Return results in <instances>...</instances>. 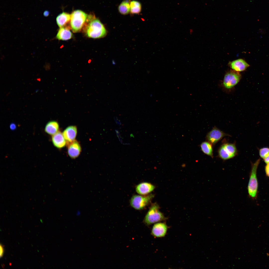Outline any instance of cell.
Masks as SVG:
<instances>
[{"instance_id": "cell-28", "label": "cell", "mask_w": 269, "mask_h": 269, "mask_svg": "<svg viewBox=\"0 0 269 269\" xmlns=\"http://www.w3.org/2000/svg\"><path fill=\"white\" fill-rule=\"evenodd\" d=\"M48 14H49V12H48V11H45L44 12V16H47L48 15Z\"/></svg>"}, {"instance_id": "cell-23", "label": "cell", "mask_w": 269, "mask_h": 269, "mask_svg": "<svg viewBox=\"0 0 269 269\" xmlns=\"http://www.w3.org/2000/svg\"><path fill=\"white\" fill-rule=\"evenodd\" d=\"M265 170L267 175L269 177V163H267L266 166Z\"/></svg>"}, {"instance_id": "cell-13", "label": "cell", "mask_w": 269, "mask_h": 269, "mask_svg": "<svg viewBox=\"0 0 269 269\" xmlns=\"http://www.w3.org/2000/svg\"><path fill=\"white\" fill-rule=\"evenodd\" d=\"M77 133L76 127L71 126L67 127L64 131L63 134L66 141L70 143L75 140Z\"/></svg>"}, {"instance_id": "cell-17", "label": "cell", "mask_w": 269, "mask_h": 269, "mask_svg": "<svg viewBox=\"0 0 269 269\" xmlns=\"http://www.w3.org/2000/svg\"><path fill=\"white\" fill-rule=\"evenodd\" d=\"M59 128V124L57 121H52L48 122L46 125L44 129L47 134L53 135L58 132Z\"/></svg>"}, {"instance_id": "cell-7", "label": "cell", "mask_w": 269, "mask_h": 269, "mask_svg": "<svg viewBox=\"0 0 269 269\" xmlns=\"http://www.w3.org/2000/svg\"><path fill=\"white\" fill-rule=\"evenodd\" d=\"M218 153L220 158L226 160L234 157L237 154V150L234 144L225 143L219 147Z\"/></svg>"}, {"instance_id": "cell-22", "label": "cell", "mask_w": 269, "mask_h": 269, "mask_svg": "<svg viewBox=\"0 0 269 269\" xmlns=\"http://www.w3.org/2000/svg\"><path fill=\"white\" fill-rule=\"evenodd\" d=\"M115 131L116 133V134L117 135V136L118 139L119 140L120 142L121 143L124 145H125V143H123V141L122 139V137H121L119 131L117 129H116L115 130Z\"/></svg>"}, {"instance_id": "cell-16", "label": "cell", "mask_w": 269, "mask_h": 269, "mask_svg": "<svg viewBox=\"0 0 269 269\" xmlns=\"http://www.w3.org/2000/svg\"><path fill=\"white\" fill-rule=\"evenodd\" d=\"M71 15L69 14L63 12L57 16L56 22L58 26L60 28L66 27L67 25L70 23Z\"/></svg>"}, {"instance_id": "cell-20", "label": "cell", "mask_w": 269, "mask_h": 269, "mask_svg": "<svg viewBox=\"0 0 269 269\" xmlns=\"http://www.w3.org/2000/svg\"><path fill=\"white\" fill-rule=\"evenodd\" d=\"M130 12L132 14H138L141 12V5L139 1L133 0L130 2Z\"/></svg>"}, {"instance_id": "cell-27", "label": "cell", "mask_w": 269, "mask_h": 269, "mask_svg": "<svg viewBox=\"0 0 269 269\" xmlns=\"http://www.w3.org/2000/svg\"><path fill=\"white\" fill-rule=\"evenodd\" d=\"M264 161L267 163H269V155L267 157L264 159Z\"/></svg>"}, {"instance_id": "cell-12", "label": "cell", "mask_w": 269, "mask_h": 269, "mask_svg": "<svg viewBox=\"0 0 269 269\" xmlns=\"http://www.w3.org/2000/svg\"><path fill=\"white\" fill-rule=\"evenodd\" d=\"M81 148L79 143L76 140L70 143L68 148V153L70 157L74 159L79 155Z\"/></svg>"}, {"instance_id": "cell-3", "label": "cell", "mask_w": 269, "mask_h": 269, "mask_svg": "<svg viewBox=\"0 0 269 269\" xmlns=\"http://www.w3.org/2000/svg\"><path fill=\"white\" fill-rule=\"evenodd\" d=\"M159 206L156 203L153 204L146 214L144 219V222L149 225L160 222L166 219V218L159 210Z\"/></svg>"}, {"instance_id": "cell-10", "label": "cell", "mask_w": 269, "mask_h": 269, "mask_svg": "<svg viewBox=\"0 0 269 269\" xmlns=\"http://www.w3.org/2000/svg\"><path fill=\"white\" fill-rule=\"evenodd\" d=\"M228 64L232 69L239 72L245 70L249 66L246 62L241 59L230 62Z\"/></svg>"}, {"instance_id": "cell-14", "label": "cell", "mask_w": 269, "mask_h": 269, "mask_svg": "<svg viewBox=\"0 0 269 269\" xmlns=\"http://www.w3.org/2000/svg\"><path fill=\"white\" fill-rule=\"evenodd\" d=\"M52 140L54 145L58 148H63L66 144V140L63 134L60 131H58L52 135Z\"/></svg>"}, {"instance_id": "cell-9", "label": "cell", "mask_w": 269, "mask_h": 269, "mask_svg": "<svg viewBox=\"0 0 269 269\" xmlns=\"http://www.w3.org/2000/svg\"><path fill=\"white\" fill-rule=\"evenodd\" d=\"M168 228L165 223L160 222L156 223L152 227L151 234L155 237H164L166 235Z\"/></svg>"}, {"instance_id": "cell-2", "label": "cell", "mask_w": 269, "mask_h": 269, "mask_svg": "<svg viewBox=\"0 0 269 269\" xmlns=\"http://www.w3.org/2000/svg\"><path fill=\"white\" fill-rule=\"evenodd\" d=\"M70 28L74 33L79 32L87 23L88 15L79 10L74 11L71 14Z\"/></svg>"}, {"instance_id": "cell-4", "label": "cell", "mask_w": 269, "mask_h": 269, "mask_svg": "<svg viewBox=\"0 0 269 269\" xmlns=\"http://www.w3.org/2000/svg\"><path fill=\"white\" fill-rule=\"evenodd\" d=\"M260 161L259 159L254 163L252 167L248 187L249 196L253 199L257 196L258 188V182L257 177V171Z\"/></svg>"}, {"instance_id": "cell-1", "label": "cell", "mask_w": 269, "mask_h": 269, "mask_svg": "<svg viewBox=\"0 0 269 269\" xmlns=\"http://www.w3.org/2000/svg\"><path fill=\"white\" fill-rule=\"evenodd\" d=\"M85 32L88 37L94 39L103 38L107 34L106 30L103 24L95 17L86 24Z\"/></svg>"}, {"instance_id": "cell-21", "label": "cell", "mask_w": 269, "mask_h": 269, "mask_svg": "<svg viewBox=\"0 0 269 269\" xmlns=\"http://www.w3.org/2000/svg\"><path fill=\"white\" fill-rule=\"evenodd\" d=\"M261 157L264 159L269 155V148L264 147L261 149L259 151Z\"/></svg>"}, {"instance_id": "cell-6", "label": "cell", "mask_w": 269, "mask_h": 269, "mask_svg": "<svg viewBox=\"0 0 269 269\" xmlns=\"http://www.w3.org/2000/svg\"><path fill=\"white\" fill-rule=\"evenodd\" d=\"M241 78V75L239 72L231 69L224 76L223 86L226 89H231L238 83Z\"/></svg>"}, {"instance_id": "cell-11", "label": "cell", "mask_w": 269, "mask_h": 269, "mask_svg": "<svg viewBox=\"0 0 269 269\" xmlns=\"http://www.w3.org/2000/svg\"><path fill=\"white\" fill-rule=\"evenodd\" d=\"M155 186L150 183L143 182L138 184L136 187V192L138 194L146 195L153 191Z\"/></svg>"}, {"instance_id": "cell-26", "label": "cell", "mask_w": 269, "mask_h": 269, "mask_svg": "<svg viewBox=\"0 0 269 269\" xmlns=\"http://www.w3.org/2000/svg\"><path fill=\"white\" fill-rule=\"evenodd\" d=\"M10 128L12 130H14L16 128V125L14 123H12L10 125Z\"/></svg>"}, {"instance_id": "cell-24", "label": "cell", "mask_w": 269, "mask_h": 269, "mask_svg": "<svg viewBox=\"0 0 269 269\" xmlns=\"http://www.w3.org/2000/svg\"><path fill=\"white\" fill-rule=\"evenodd\" d=\"M0 257H1L2 256L4 253V249L2 245H0Z\"/></svg>"}, {"instance_id": "cell-25", "label": "cell", "mask_w": 269, "mask_h": 269, "mask_svg": "<svg viewBox=\"0 0 269 269\" xmlns=\"http://www.w3.org/2000/svg\"><path fill=\"white\" fill-rule=\"evenodd\" d=\"M114 119L115 120L116 123L119 126H120L121 124V123L119 119L117 117H115L114 118Z\"/></svg>"}, {"instance_id": "cell-19", "label": "cell", "mask_w": 269, "mask_h": 269, "mask_svg": "<svg viewBox=\"0 0 269 269\" xmlns=\"http://www.w3.org/2000/svg\"><path fill=\"white\" fill-rule=\"evenodd\" d=\"M118 10L121 14L126 15L129 14L130 11V2L126 0L123 1L119 5Z\"/></svg>"}, {"instance_id": "cell-15", "label": "cell", "mask_w": 269, "mask_h": 269, "mask_svg": "<svg viewBox=\"0 0 269 269\" xmlns=\"http://www.w3.org/2000/svg\"><path fill=\"white\" fill-rule=\"evenodd\" d=\"M72 34L68 27L60 28L56 36V38L59 40H67L71 39Z\"/></svg>"}, {"instance_id": "cell-18", "label": "cell", "mask_w": 269, "mask_h": 269, "mask_svg": "<svg viewBox=\"0 0 269 269\" xmlns=\"http://www.w3.org/2000/svg\"><path fill=\"white\" fill-rule=\"evenodd\" d=\"M212 145L208 141L202 142L200 145L202 151L205 154L213 158Z\"/></svg>"}, {"instance_id": "cell-8", "label": "cell", "mask_w": 269, "mask_h": 269, "mask_svg": "<svg viewBox=\"0 0 269 269\" xmlns=\"http://www.w3.org/2000/svg\"><path fill=\"white\" fill-rule=\"evenodd\" d=\"M226 136L230 135L215 127L207 133L206 139L207 141L214 145Z\"/></svg>"}, {"instance_id": "cell-5", "label": "cell", "mask_w": 269, "mask_h": 269, "mask_svg": "<svg viewBox=\"0 0 269 269\" xmlns=\"http://www.w3.org/2000/svg\"><path fill=\"white\" fill-rule=\"evenodd\" d=\"M153 197V195L152 194L145 196L134 195L130 200V204L135 209L141 210L147 205Z\"/></svg>"}]
</instances>
